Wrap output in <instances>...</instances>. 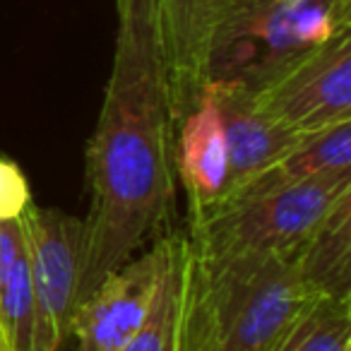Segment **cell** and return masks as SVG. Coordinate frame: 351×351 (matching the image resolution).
<instances>
[{
	"label": "cell",
	"instance_id": "cell-18",
	"mask_svg": "<svg viewBox=\"0 0 351 351\" xmlns=\"http://www.w3.org/2000/svg\"><path fill=\"white\" fill-rule=\"evenodd\" d=\"M0 351H5V344H3V337H0Z\"/></svg>",
	"mask_w": 351,
	"mask_h": 351
},
{
	"label": "cell",
	"instance_id": "cell-11",
	"mask_svg": "<svg viewBox=\"0 0 351 351\" xmlns=\"http://www.w3.org/2000/svg\"><path fill=\"white\" fill-rule=\"evenodd\" d=\"M159 274L140 330L121 351H188V308L193 289V248L186 229L156 241Z\"/></svg>",
	"mask_w": 351,
	"mask_h": 351
},
{
	"label": "cell",
	"instance_id": "cell-14",
	"mask_svg": "<svg viewBox=\"0 0 351 351\" xmlns=\"http://www.w3.org/2000/svg\"><path fill=\"white\" fill-rule=\"evenodd\" d=\"M274 351H351V298H315Z\"/></svg>",
	"mask_w": 351,
	"mask_h": 351
},
{
	"label": "cell",
	"instance_id": "cell-16",
	"mask_svg": "<svg viewBox=\"0 0 351 351\" xmlns=\"http://www.w3.org/2000/svg\"><path fill=\"white\" fill-rule=\"evenodd\" d=\"M29 181L10 159H0V219H20L32 205Z\"/></svg>",
	"mask_w": 351,
	"mask_h": 351
},
{
	"label": "cell",
	"instance_id": "cell-6",
	"mask_svg": "<svg viewBox=\"0 0 351 351\" xmlns=\"http://www.w3.org/2000/svg\"><path fill=\"white\" fill-rule=\"evenodd\" d=\"M248 89L293 135L308 137L351 121V29L293 56Z\"/></svg>",
	"mask_w": 351,
	"mask_h": 351
},
{
	"label": "cell",
	"instance_id": "cell-5",
	"mask_svg": "<svg viewBox=\"0 0 351 351\" xmlns=\"http://www.w3.org/2000/svg\"><path fill=\"white\" fill-rule=\"evenodd\" d=\"M36 311V351H58L73 337L84 272V219L32 202L20 217Z\"/></svg>",
	"mask_w": 351,
	"mask_h": 351
},
{
	"label": "cell",
	"instance_id": "cell-9",
	"mask_svg": "<svg viewBox=\"0 0 351 351\" xmlns=\"http://www.w3.org/2000/svg\"><path fill=\"white\" fill-rule=\"evenodd\" d=\"M205 94L215 104L217 116H219L221 123V132H224L231 183L229 195H226V200H229L250 178H255L265 169L277 164L303 137L293 135L291 130H287L277 121H272L258 106V101L253 99V92L243 82H236V80H212L207 84Z\"/></svg>",
	"mask_w": 351,
	"mask_h": 351
},
{
	"label": "cell",
	"instance_id": "cell-2",
	"mask_svg": "<svg viewBox=\"0 0 351 351\" xmlns=\"http://www.w3.org/2000/svg\"><path fill=\"white\" fill-rule=\"evenodd\" d=\"M193 248L188 351H274L315 301L287 258H212Z\"/></svg>",
	"mask_w": 351,
	"mask_h": 351
},
{
	"label": "cell",
	"instance_id": "cell-8",
	"mask_svg": "<svg viewBox=\"0 0 351 351\" xmlns=\"http://www.w3.org/2000/svg\"><path fill=\"white\" fill-rule=\"evenodd\" d=\"M152 5L176 130L210 84L212 0H152Z\"/></svg>",
	"mask_w": 351,
	"mask_h": 351
},
{
	"label": "cell",
	"instance_id": "cell-1",
	"mask_svg": "<svg viewBox=\"0 0 351 351\" xmlns=\"http://www.w3.org/2000/svg\"><path fill=\"white\" fill-rule=\"evenodd\" d=\"M118 36L84 156L89 210L80 301L176 226L173 116L152 0H116Z\"/></svg>",
	"mask_w": 351,
	"mask_h": 351
},
{
	"label": "cell",
	"instance_id": "cell-13",
	"mask_svg": "<svg viewBox=\"0 0 351 351\" xmlns=\"http://www.w3.org/2000/svg\"><path fill=\"white\" fill-rule=\"evenodd\" d=\"M346 173H351V121H341L337 125L315 132V135L303 137L277 164H272L263 173L250 178L243 188H239L224 205L263 195V193L277 191V188L293 186V183L311 181V178Z\"/></svg>",
	"mask_w": 351,
	"mask_h": 351
},
{
	"label": "cell",
	"instance_id": "cell-17",
	"mask_svg": "<svg viewBox=\"0 0 351 351\" xmlns=\"http://www.w3.org/2000/svg\"><path fill=\"white\" fill-rule=\"evenodd\" d=\"M22 250H25V236L20 219H0V291Z\"/></svg>",
	"mask_w": 351,
	"mask_h": 351
},
{
	"label": "cell",
	"instance_id": "cell-4",
	"mask_svg": "<svg viewBox=\"0 0 351 351\" xmlns=\"http://www.w3.org/2000/svg\"><path fill=\"white\" fill-rule=\"evenodd\" d=\"M349 191L351 173L311 178L219 207L205 219L186 224V234L200 253L212 258L293 260L335 202Z\"/></svg>",
	"mask_w": 351,
	"mask_h": 351
},
{
	"label": "cell",
	"instance_id": "cell-7",
	"mask_svg": "<svg viewBox=\"0 0 351 351\" xmlns=\"http://www.w3.org/2000/svg\"><path fill=\"white\" fill-rule=\"evenodd\" d=\"M159 274L156 241L140 255L111 269L84 296L75 313L73 335L80 351H121L140 330Z\"/></svg>",
	"mask_w": 351,
	"mask_h": 351
},
{
	"label": "cell",
	"instance_id": "cell-10",
	"mask_svg": "<svg viewBox=\"0 0 351 351\" xmlns=\"http://www.w3.org/2000/svg\"><path fill=\"white\" fill-rule=\"evenodd\" d=\"M176 181L188 202V224L200 221L229 195V154L215 104L207 94L173 130Z\"/></svg>",
	"mask_w": 351,
	"mask_h": 351
},
{
	"label": "cell",
	"instance_id": "cell-12",
	"mask_svg": "<svg viewBox=\"0 0 351 351\" xmlns=\"http://www.w3.org/2000/svg\"><path fill=\"white\" fill-rule=\"evenodd\" d=\"M293 265L315 298H351V191L298 248Z\"/></svg>",
	"mask_w": 351,
	"mask_h": 351
},
{
	"label": "cell",
	"instance_id": "cell-15",
	"mask_svg": "<svg viewBox=\"0 0 351 351\" xmlns=\"http://www.w3.org/2000/svg\"><path fill=\"white\" fill-rule=\"evenodd\" d=\"M0 337L5 351H36V311L27 248L15 260L0 291Z\"/></svg>",
	"mask_w": 351,
	"mask_h": 351
},
{
	"label": "cell",
	"instance_id": "cell-3",
	"mask_svg": "<svg viewBox=\"0 0 351 351\" xmlns=\"http://www.w3.org/2000/svg\"><path fill=\"white\" fill-rule=\"evenodd\" d=\"M351 29V0H212L210 82L253 87L293 56Z\"/></svg>",
	"mask_w": 351,
	"mask_h": 351
}]
</instances>
